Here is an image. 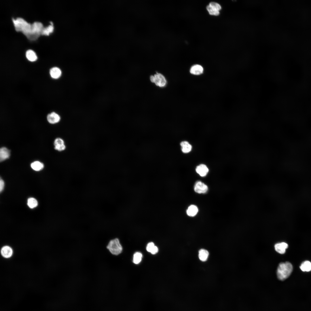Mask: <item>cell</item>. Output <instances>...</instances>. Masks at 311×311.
Instances as JSON below:
<instances>
[{
	"instance_id": "1",
	"label": "cell",
	"mask_w": 311,
	"mask_h": 311,
	"mask_svg": "<svg viewBox=\"0 0 311 311\" xmlns=\"http://www.w3.org/2000/svg\"><path fill=\"white\" fill-rule=\"evenodd\" d=\"M16 30L21 31L28 37L35 39L41 34L43 30V25L39 22H36L31 25L20 18L13 20Z\"/></svg>"
},
{
	"instance_id": "2",
	"label": "cell",
	"mask_w": 311,
	"mask_h": 311,
	"mask_svg": "<svg viewBox=\"0 0 311 311\" xmlns=\"http://www.w3.org/2000/svg\"><path fill=\"white\" fill-rule=\"evenodd\" d=\"M293 269L291 264L288 262L280 263L277 271V275L278 279L284 280L287 278L291 275Z\"/></svg>"
},
{
	"instance_id": "3",
	"label": "cell",
	"mask_w": 311,
	"mask_h": 311,
	"mask_svg": "<svg viewBox=\"0 0 311 311\" xmlns=\"http://www.w3.org/2000/svg\"><path fill=\"white\" fill-rule=\"evenodd\" d=\"M107 248L111 254L116 255L121 253L122 250V246L117 238L110 240L107 246Z\"/></svg>"
},
{
	"instance_id": "4",
	"label": "cell",
	"mask_w": 311,
	"mask_h": 311,
	"mask_svg": "<svg viewBox=\"0 0 311 311\" xmlns=\"http://www.w3.org/2000/svg\"><path fill=\"white\" fill-rule=\"evenodd\" d=\"M150 81L156 86L160 88L165 87L167 84V81L165 77L162 74L156 72L150 77Z\"/></svg>"
},
{
	"instance_id": "5",
	"label": "cell",
	"mask_w": 311,
	"mask_h": 311,
	"mask_svg": "<svg viewBox=\"0 0 311 311\" xmlns=\"http://www.w3.org/2000/svg\"><path fill=\"white\" fill-rule=\"evenodd\" d=\"M208 189L207 186L200 181L197 182L194 185L195 191L199 194L205 193L207 192Z\"/></svg>"
},
{
	"instance_id": "6",
	"label": "cell",
	"mask_w": 311,
	"mask_h": 311,
	"mask_svg": "<svg viewBox=\"0 0 311 311\" xmlns=\"http://www.w3.org/2000/svg\"><path fill=\"white\" fill-rule=\"evenodd\" d=\"M54 145L55 149L58 151H64L66 148L64 141L61 138L56 139L54 141Z\"/></svg>"
},
{
	"instance_id": "7",
	"label": "cell",
	"mask_w": 311,
	"mask_h": 311,
	"mask_svg": "<svg viewBox=\"0 0 311 311\" xmlns=\"http://www.w3.org/2000/svg\"><path fill=\"white\" fill-rule=\"evenodd\" d=\"M47 120L49 123L55 124L60 121V117L57 113L54 112H52L48 115Z\"/></svg>"
},
{
	"instance_id": "8",
	"label": "cell",
	"mask_w": 311,
	"mask_h": 311,
	"mask_svg": "<svg viewBox=\"0 0 311 311\" xmlns=\"http://www.w3.org/2000/svg\"><path fill=\"white\" fill-rule=\"evenodd\" d=\"M196 170V172L201 177L206 176L208 171V169L207 166L203 164L197 166Z\"/></svg>"
},
{
	"instance_id": "9",
	"label": "cell",
	"mask_w": 311,
	"mask_h": 311,
	"mask_svg": "<svg viewBox=\"0 0 311 311\" xmlns=\"http://www.w3.org/2000/svg\"><path fill=\"white\" fill-rule=\"evenodd\" d=\"M288 246V244L285 242L277 243L274 245L276 251L281 254H284Z\"/></svg>"
},
{
	"instance_id": "10",
	"label": "cell",
	"mask_w": 311,
	"mask_h": 311,
	"mask_svg": "<svg viewBox=\"0 0 311 311\" xmlns=\"http://www.w3.org/2000/svg\"><path fill=\"white\" fill-rule=\"evenodd\" d=\"M10 151L5 147H2L0 149V161H3L10 157Z\"/></svg>"
},
{
	"instance_id": "11",
	"label": "cell",
	"mask_w": 311,
	"mask_h": 311,
	"mask_svg": "<svg viewBox=\"0 0 311 311\" xmlns=\"http://www.w3.org/2000/svg\"><path fill=\"white\" fill-rule=\"evenodd\" d=\"M50 74L51 77L54 79H57L61 76L62 72L61 70L58 67H54L50 69Z\"/></svg>"
},
{
	"instance_id": "12",
	"label": "cell",
	"mask_w": 311,
	"mask_h": 311,
	"mask_svg": "<svg viewBox=\"0 0 311 311\" xmlns=\"http://www.w3.org/2000/svg\"><path fill=\"white\" fill-rule=\"evenodd\" d=\"M203 67L199 65H195L193 66L190 70L191 73L196 75H200L203 73Z\"/></svg>"
},
{
	"instance_id": "13",
	"label": "cell",
	"mask_w": 311,
	"mask_h": 311,
	"mask_svg": "<svg viewBox=\"0 0 311 311\" xmlns=\"http://www.w3.org/2000/svg\"><path fill=\"white\" fill-rule=\"evenodd\" d=\"M209 253L208 251L204 249H200L198 252V257L200 260L203 262L206 261L208 258Z\"/></svg>"
},
{
	"instance_id": "14",
	"label": "cell",
	"mask_w": 311,
	"mask_h": 311,
	"mask_svg": "<svg viewBox=\"0 0 311 311\" xmlns=\"http://www.w3.org/2000/svg\"><path fill=\"white\" fill-rule=\"evenodd\" d=\"M182 151L185 153L190 152L191 149V145L187 141H182L180 143Z\"/></svg>"
},
{
	"instance_id": "15",
	"label": "cell",
	"mask_w": 311,
	"mask_h": 311,
	"mask_svg": "<svg viewBox=\"0 0 311 311\" xmlns=\"http://www.w3.org/2000/svg\"><path fill=\"white\" fill-rule=\"evenodd\" d=\"M198 209L197 207L193 205L189 206L187 211V215L191 217L195 216L197 213Z\"/></svg>"
},
{
	"instance_id": "16",
	"label": "cell",
	"mask_w": 311,
	"mask_h": 311,
	"mask_svg": "<svg viewBox=\"0 0 311 311\" xmlns=\"http://www.w3.org/2000/svg\"><path fill=\"white\" fill-rule=\"evenodd\" d=\"M31 166L33 170L36 171H39L43 168L44 164L39 161H35L31 163Z\"/></svg>"
},
{
	"instance_id": "17",
	"label": "cell",
	"mask_w": 311,
	"mask_h": 311,
	"mask_svg": "<svg viewBox=\"0 0 311 311\" xmlns=\"http://www.w3.org/2000/svg\"><path fill=\"white\" fill-rule=\"evenodd\" d=\"M1 252L3 256L6 258H8L11 256L12 251L10 247L5 246L2 249Z\"/></svg>"
},
{
	"instance_id": "18",
	"label": "cell",
	"mask_w": 311,
	"mask_h": 311,
	"mask_svg": "<svg viewBox=\"0 0 311 311\" xmlns=\"http://www.w3.org/2000/svg\"><path fill=\"white\" fill-rule=\"evenodd\" d=\"M26 55L27 59L31 61H34L37 59V57L35 53L32 50H27Z\"/></svg>"
},
{
	"instance_id": "19",
	"label": "cell",
	"mask_w": 311,
	"mask_h": 311,
	"mask_svg": "<svg viewBox=\"0 0 311 311\" xmlns=\"http://www.w3.org/2000/svg\"><path fill=\"white\" fill-rule=\"evenodd\" d=\"M301 270L303 272H309L311 270V263L308 261L303 262L300 267Z\"/></svg>"
},
{
	"instance_id": "20",
	"label": "cell",
	"mask_w": 311,
	"mask_h": 311,
	"mask_svg": "<svg viewBox=\"0 0 311 311\" xmlns=\"http://www.w3.org/2000/svg\"><path fill=\"white\" fill-rule=\"evenodd\" d=\"M27 205L30 208H33L36 207L37 206L38 202L37 200L35 198H30L28 200Z\"/></svg>"
},
{
	"instance_id": "21",
	"label": "cell",
	"mask_w": 311,
	"mask_h": 311,
	"mask_svg": "<svg viewBox=\"0 0 311 311\" xmlns=\"http://www.w3.org/2000/svg\"><path fill=\"white\" fill-rule=\"evenodd\" d=\"M142 257V255L140 252H136L134 255L133 262L135 264H138L141 261Z\"/></svg>"
},
{
	"instance_id": "22",
	"label": "cell",
	"mask_w": 311,
	"mask_h": 311,
	"mask_svg": "<svg viewBox=\"0 0 311 311\" xmlns=\"http://www.w3.org/2000/svg\"><path fill=\"white\" fill-rule=\"evenodd\" d=\"M53 27L52 25H49L47 27L44 28L41 32L42 35H48L50 33L52 32Z\"/></svg>"
},
{
	"instance_id": "23",
	"label": "cell",
	"mask_w": 311,
	"mask_h": 311,
	"mask_svg": "<svg viewBox=\"0 0 311 311\" xmlns=\"http://www.w3.org/2000/svg\"><path fill=\"white\" fill-rule=\"evenodd\" d=\"M206 9L209 14L211 15L218 16L219 14V11L213 8L209 5L206 7Z\"/></svg>"
},
{
	"instance_id": "24",
	"label": "cell",
	"mask_w": 311,
	"mask_h": 311,
	"mask_svg": "<svg viewBox=\"0 0 311 311\" xmlns=\"http://www.w3.org/2000/svg\"><path fill=\"white\" fill-rule=\"evenodd\" d=\"M209 5L213 8L219 11L221 9V7L218 3L215 2H211Z\"/></svg>"
},
{
	"instance_id": "25",
	"label": "cell",
	"mask_w": 311,
	"mask_h": 311,
	"mask_svg": "<svg viewBox=\"0 0 311 311\" xmlns=\"http://www.w3.org/2000/svg\"><path fill=\"white\" fill-rule=\"evenodd\" d=\"M155 246L153 242H150L148 244L146 247L147 251L150 253L154 249Z\"/></svg>"
},
{
	"instance_id": "26",
	"label": "cell",
	"mask_w": 311,
	"mask_h": 311,
	"mask_svg": "<svg viewBox=\"0 0 311 311\" xmlns=\"http://www.w3.org/2000/svg\"><path fill=\"white\" fill-rule=\"evenodd\" d=\"M4 186V183L1 179L0 180V191L1 192L3 190Z\"/></svg>"
},
{
	"instance_id": "27",
	"label": "cell",
	"mask_w": 311,
	"mask_h": 311,
	"mask_svg": "<svg viewBox=\"0 0 311 311\" xmlns=\"http://www.w3.org/2000/svg\"><path fill=\"white\" fill-rule=\"evenodd\" d=\"M158 251V247L155 246L154 249L152 251L151 253L152 254H155L157 253Z\"/></svg>"
}]
</instances>
